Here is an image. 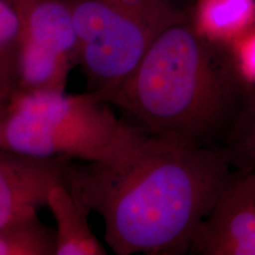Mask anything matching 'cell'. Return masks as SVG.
<instances>
[{"label": "cell", "instance_id": "obj_1", "mask_svg": "<svg viewBox=\"0 0 255 255\" xmlns=\"http://www.w3.org/2000/svg\"><path fill=\"white\" fill-rule=\"evenodd\" d=\"M221 149L170 141L130 124L109 156L73 163L69 189L98 213L115 254L183 255L238 176Z\"/></svg>", "mask_w": 255, "mask_h": 255}, {"label": "cell", "instance_id": "obj_2", "mask_svg": "<svg viewBox=\"0 0 255 255\" xmlns=\"http://www.w3.org/2000/svg\"><path fill=\"white\" fill-rule=\"evenodd\" d=\"M187 20L161 32L111 98L144 131L202 148L225 144L252 94L235 58Z\"/></svg>", "mask_w": 255, "mask_h": 255}, {"label": "cell", "instance_id": "obj_3", "mask_svg": "<svg viewBox=\"0 0 255 255\" xmlns=\"http://www.w3.org/2000/svg\"><path fill=\"white\" fill-rule=\"evenodd\" d=\"M129 126L91 92L20 91L1 107L0 149L100 161L120 145Z\"/></svg>", "mask_w": 255, "mask_h": 255}, {"label": "cell", "instance_id": "obj_4", "mask_svg": "<svg viewBox=\"0 0 255 255\" xmlns=\"http://www.w3.org/2000/svg\"><path fill=\"white\" fill-rule=\"evenodd\" d=\"M79 44L88 92L110 103L161 32L110 0H64Z\"/></svg>", "mask_w": 255, "mask_h": 255}, {"label": "cell", "instance_id": "obj_5", "mask_svg": "<svg viewBox=\"0 0 255 255\" xmlns=\"http://www.w3.org/2000/svg\"><path fill=\"white\" fill-rule=\"evenodd\" d=\"M23 25L18 90L64 91L79 44L64 0H15ZM15 92V94H17Z\"/></svg>", "mask_w": 255, "mask_h": 255}, {"label": "cell", "instance_id": "obj_6", "mask_svg": "<svg viewBox=\"0 0 255 255\" xmlns=\"http://www.w3.org/2000/svg\"><path fill=\"white\" fill-rule=\"evenodd\" d=\"M73 159L0 149V228L49 207L56 187H69Z\"/></svg>", "mask_w": 255, "mask_h": 255}, {"label": "cell", "instance_id": "obj_7", "mask_svg": "<svg viewBox=\"0 0 255 255\" xmlns=\"http://www.w3.org/2000/svg\"><path fill=\"white\" fill-rule=\"evenodd\" d=\"M189 254L255 255V184L240 174L195 233Z\"/></svg>", "mask_w": 255, "mask_h": 255}, {"label": "cell", "instance_id": "obj_8", "mask_svg": "<svg viewBox=\"0 0 255 255\" xmlns=\"http://www.w3.org/2000/svg\"><path fill=\"white\" fill-rule=\"evenodd\" d=\"M49 208L57 222L56 255H105L107 251L89 226L92 210L76 197L68 187H56Z\"/></svg>", "mask_w": 255, "mask_h": 255}, {"label": "cell", "instance_id": "obj_9", "mask_svg": "<svg viewBox=\"0 0 255 255\" xmlns=\"http://www.w3.org/2000/svg\"><path fill=\"white\" fill-rule=\"evenodd\" d=\"M255 21V0H199L194 26L213 41L237 40Z\"/></svg>", "mask_w": 255, "mask_h": 255}, {"label": "cell", "instance_id": "obj_10", "mask_svg": "<svg viewBox=\"0 0 255 255\" xmlns=\"http://www.w3.org/2000/svg\"><path fill=\"white\" fill-rule=\"evenodd\" d=\"M23 25L17 5L0 0V103L5 105L18 90Z\"/></svg>", "mask_w": 255, "mask_h": 255}, {"label": "cell", "instance_id": "obj_11", "mask_svg": "<svg viewBox=\"0 0 255 255\" xmlns=\"http://www.w3.org/2000/svg\"><path fill=\"white\" fill-rule=\"evenodd\" d=\"M57 228L43 223L38 215L0 228V255H56Z\"/></svg>", "mask_w": 255, "mask_h": 255}, {"label": "cell", "instance_id": "obj_12", "mask_svg": "<svg viewBox=\"0 0 255 255\" xmlns=\"http://www.w3.org/2000/svg\"><path fill=\"white\" fill-rule=\"evenodd\" d=\"M148 24L157 32L187 20L176 0H110Z\"/></svg>", "mask_w": 255, "mask_h": 255}, {"label": "cell", "instance_id": "obj_13", "mask_svg": "<svg viewBox=\"0 0 255 255\" xmlns=\"http://www.w3.org/2000/svg\"><path fill=\"white\" fill-rule=\"evenodd\" d=\"M223 152L229 161L237 158L255 145V92L252 91L246 107L233 127L225 142Z\"/></svg>", "mask_w": 255, "mask_h": 255}, {"label": "cell", "instance_id": "obj_14", "mask_svg": "<svg viewBox=\"0 0 255 255\" xmlns=\"http://www.w3.org/2000/svg\"><path fill=\"white\" fill-rule=\"evenodd\" d=\"M234 58L247 82H255V31H248L238 38Z\"/></svg>", "mask_w": 255, "mask_h": 255}, {"label": "cell", "instance_id": "obj_15", "mask_svg": "<svg viewBox=\"0 0 255 255\" xmlns=\"http://www.w3.org/2000/svg\"><path fill=\"white\" fill-rule=\"evenodd\" d=\"M232 164L233 167H238L241 170H245V174L250 173L252 169L255 168V145L233 159Z\"/></svg>", "mask_w": 255, "mask_h": 255}, {"label": "cell", "instance_id": "obj_16", "mask_svg": "<svg viewBox=\"0 0 255 255\" xmlns=\"http://www.w3.org/2000/svg\"><path fill=\"white\" fill-rule=\"evenodd\" d=\"M252 177H253V181H254V184H255V174H252Z\"/></svg>", "mask_w": 255, "mask_h": 255}, {"label": "cell", "instance_id": "obj_17", "mask_svg": "<svg viewBox=\"0 0 255 255\" xmlns=\"http://www.w3.org/2000/svg\"><path fill=\"white\" fill-rule=\"evenodd\" d=\"M7 1H12V2H14V1H15V0H7Z\"/></svg>", "mask_w": 255, "mask_h": 255}]
</instances>
